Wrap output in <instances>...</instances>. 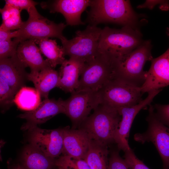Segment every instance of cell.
<instances>
[{"label": "cell", "mask_w": 169, "mask_h": 169, "mask_svg": "<svg viewBox=\"0 0 169 169\" xmlns=\"http://www.w3.org/2000/svg\"><path fill=\"white\" fill-rule=\"evenodd\" d=\"M15 95L10 86L0 77V105L2 112L8 109L14 104Z\"/></svg>", "instance_id": "26"}, {"label": "cell", "mask_w": 169, "mask_h": 169, "mask_svg": "<svg viewBox=\"0 0 169 169\" xmlns=\"http://www.w3.org/2000/svg\"><path fill=\"white\" fill-rule=\"evenodd\" d=\"M108 169H130L124 159L120 156L119 151H111L108 159Z\"/></svg>", "instance_id": "30"}, {"label": "cell", "mask_w": 169, "mask_h": 169, "mask_svg": "<svg viewBox=\"0 0 169 169\" xmlns=\"http://www.w3.org/2000/svg\"><path fill=\"white\" fill-rule=\"evenodd\" d=\"M102 29L88 25L83 30H78L73 38H66L61 41L65 55L80 59L85 63L96 57L100 53L99 42Z\"/></svg>", "instance_id": "7"}, {"label": "cell", "mask_w": 169, "mask_h": 169, "mask_svg": "<svg viewBox=\"0 0 169 169\" xmlns=\"http://www.w3.org/2000/svg\"><path fill=\"white\" fill-rule=\"evenodd\" d=\"M34 41L38 44L41 53L46 57L53 68L61 65L66 59L62 46L58 45L55 40L46 38Z\"/></svg>", "instance_id": "23"}, {"label": "cell", "mask_w": 169, "mask_h": 169, "mask_svg": "<svg viewBox=\"0 0 169 169\" xmlns=\"http://www.w3.org/2000/svg\"><path fill=\"white\" fill-rule=\"evenodd\" d=\"M7 4L9 6L10 15L8 19L2 21L0 29L6 31L15 29L18 30L21 28L23 22L20 16L21 11L10 5Z\"/></svg>", "instance_id": "27"}, {"label": "cell", "mask_w": 169, "mask_h": 169, "mask_svg": "<svg viewBox=\"0 0 169 169\" xmlns=\"http://www.w3.org/2000/svg\"><path fill=\"white\" fill-rule=\"evenodd\" d=\"M56 164L57 166L62 169H91L84 159L74 158L65 155L56 159Z\"/></svg>", "instance_id": "25"}, {"label": "cell", "mask_w": 169, "mask_h": 169, "mask_svg": "<svg viewBox=\"0 0 169 169\" xmlns=\"http://www.w3.org/2000/svg\"><path fill=\"white\" fill-rule=\"evenodd\" d=\"M118 109L101 104L79 126L91 141L108 146L115 143L114 137L121 120Z\"/></svg>", "instance_id": "2"}, {"label": "cell", "mask_w": 169, "mask_h": 169, "mask_svg": "<svg viewBox=\"0 0 169 169\" xmlns=\"http://www.w3.org/2000/svg\"><path fill=\"white\" fill-rule=\"evenodd\" d=\"M6 4L15 8L21 11L23 10L27 12L33 7H35L38 3L31 0H6Z\"/></svg>", "instance_id": "32"}, {"label": "cell", "mask_w": 169, "mask_h": 169, "mask_svg": "<svg viewBox=\"0 0 169 169\" xmlns=\"http://www.w3.org/2000/svg\"><path fill=\"white\" fill-rule=\"evenodd\" d=\"M20 42L15 38L0 42V59L11 57L17 54Z\"/></svg>", "instance_id": "28"}, {"label": "cell", "mask_w": 169, "mask_h": 169, "mask_svg": "<svg viewBox=\"0 0 169 169\" xmlns=\"http://www.w3.org/2000/svg\"><path fill=\"white\" fill-rule=\"evenodd\" d=\"M64 100L65 114L70 119L73 129L79 127L92 110L101 104L99 92L74 91Z\"/></svg>", "instance_id": "10"}, {"label": "cell", "mask_w": 169, "mask_h": 169, "mask_svg": "<svg viewBox=\"0 0 169 169\" xmlns=\"http://www.w3.org/2000/svg\"><path fill=\"white\" fill-rule=\"evenodd\" d=\"M25 68L17 54L11 57L0 59V77L8 84L15 95L25 86L28 80V73Z\"/></svg>", "instance_id": "16"}, {"label": "cell", "mask_w": 169, "mask_h": 169, "mask_svg": "<svg viewBox=\"0 0 169 169\" xmlns=\"http://www.w3.org/2000/svg\"><path fill=\"white\" fill-rule=\"evenodd\" d=\"M157 5H159L160 8L162 10L167 11L169 9V2L166 0H146L144 3L138 5L137 8L151 9Z\"/></svg>", "instance_id": "33"}, {"label": "cell", "mask_w": 169, "mask_h": 169, "mask_svg": "<svg viewBox=\"0 0 169 169\" xmlns=\"http://www.w3.org/2000/svg\"><path fill=\"white\" fill-rule=\"evenodd\" d=\"M36 44L33 39L20 42L17 50L19 60L26 68L29 67L30 71L38 72L52 68L48 60L43 59L40 50Z\"/></svg>", "instance_id": "18"}, {"label": "cell", "mask_w": 169, "mask_h": 169, "mask_svg": "<svg viewBox=\"0 0 169 169\" xmlns=\"http://www.w3.org/2000/svg\"><path fill=\"white\" fill-rule=\"evenodd\" d=\"M101 104L118 108L139 104L143 93L141 87L117 77L107 83L99 92Z\"/></svg>", "instance_id": "8"}, {"label": "cell", "mask_w": 169, "mask_h": 169, "mask_svg": "<svg viewBox=\"0 0 169 169\" xmlns=\"http://www.w3.org/2000/svg\"><path fill=\"white\" fill-rule=\"evenodd\" d=\"M91 0H57L50 3H43L41 6L48 8L51 13H59L64 17L67 25L84 24L81 20L82 13L90 6Z\"/></svg>", "instance_id": "15"}, {"label": "cell", "mask_w": 169, "mask_h": 169, "mask_svg": "<svg viewBox=\"0 0 169 169\" xmlns=\"http://www.w3.org/2000/svg\"><path fill=\"white\" fill-rule=\"evenodd\" d=\"M64 128L63 155L78 159H83L91 142L86 132L82 129Z\"/></svg>", "instance_id": "17"}, {"label": "cell", "mask_w": 169, "mask_h": 169, "mask_svg": "<svg viewBox=\"0 0 169 169\" xmlns=\"http://www.w3.org/2000/svg\"><path fill=\"white\" fill-rule=\"evenodd\" d=\"M108 146L91 141L84 159L91 169H108Z\"/></svg>", "instance_id": "22"}, {"label": "cell", "mask_w": 169, "mask_h": 169, "mask_svg": "<svg viewBox=\"0 0 169 169\" xmlns=\"http://www.w3.org/2000/svg\"><path fill=\"white\" fill-rule=\"evenodd\" d=\"M64 100L60 98L44 99L35 109L18 115V117L26 120L21 129L29 131L59 114H65Z\"/></svg>", "instance_id": "13"}, {"label": "cell", "mask_w": 169, "mask_h": 169, "mask_svg": "<svg viewBox=\"0 0 169 169\" xmlns=\"http://www.w3.org/2000/svg\"><path fill=\"white\" fill-rule=\"evenodd\" d=\"M153 106L157 117L162 123L169 128V104H157Z\"/></svg>", "instance_id": "31"}, {"label": "cell", "mask_w": 169, "mask_h": 169, "mask_svg": "<svg viewBox=\"0 0 169 169\" xmlns=\"http://www.w3.org/2000/svg\"><path fill=\"white\" fill-rule=\"evenodd\" d=\"M148 111L146 118L147 130L144 132L136 134L134 139L142 144L146 142H151L161 158L163 169H165L169 165V128L158 119L151 104Z\"/></svg>", "instance_id": "9"}, {"label": "cell", "mask_w": 169, "mask_h": 169, "mask_svg": "<svg viewBox=\"0 0 169 169\" xmlns=\"http://www.w3.org/2000/svg\"><path fill=\"white\" fill-rule=\"evenodd\" d=\"M28 131L29 144L48 156L57 159L63 154V128L49 130L37 126Z\"/></svg>", "instance_id": "12"}, {"label": "cell", "mask_w": 169, "mask_h": 169, "mask_svg": "<svg viewBox=\"0 0 169 169\" xmlns=\"http://www.w3.org/2000/svg\"><path fill=\"white\" fill-rule=\"evenodd\" d=\"M56 169H61L60 168L57 166V168Z\"/></svg>", "instance_id": "37"}, {"label": "cell", "mask_w": 169, "mask_h": 169, "mask_svg": "<svg viewBox=\"0 0 169 169\" xmlns=\"http://www.w3.org/2000/svg\"><path fill=\"white\" fill-rule=\"evenodd\" d=\"M85 63L79 59L71 57L66 59L61 65L59 72L58 87L66 93L75 91Z\"/></svg>", "instance_id": "19"}, {"label": "cell", "mask_w": 169, "mask_h": 169, "mask_svg": "<svg viewBox=\"0 0 169 169\" xmlns=\"http://www.w3.org/2000/svg\"><path fill=\"white\" fill-rule=\"evenodd\" d=\"M56 159L29 144L24 149L20 164L24 169H56Z\"/></svg>", "instance_id": "20"}, {"label": "cell", "mask_w": 169, "mask_h": 169, "mask_svg": "<svg viewBox=\"0 0 169 169\" xmlns=\"http://www.w3.org/2000/svg\"><path fill=\"white\" fill-rule=\"evenodd\" d=\"M38 92L32 88L24 86L16 94L14 104L22 110L30 111L35 109L41 101Z\"/></svg>", "instance_id": "24"}, {"label": "cell", "mask_w": 169, "mask_h": 169, "mask_svg": "<svg viewBox=\"0 0 169 169\" xmlns=\"http://www.w3.org/2000/svg\"><path fill=\"white\" fill-rule=\"evenodd\" d=\"M152 47L151 41L147 40L129 54L115 57L118 77L141 87L146 78L147 71L144 70V66L153 58Z\"/></svg>", "instance_id": "5"}, {"label": "cell", "mask_w": 169, "mask_h": 169, "mask_svg": "<svg viewBox=\"0 0 169 169\" xmlns=\"http://www.w3.org/2000/svg\"><path fill=\"white\" fill-rule=\"evenodd\" d=\"M29 17L23 22L21 28L16 30L14 38L20 43L26 40H33L49 38H56L61 41L65 38L63 31L67 25L63 23H56L41 15L35 7L28 12Z\"/></svg>", "instance_id": "6"}, {"label": "cell", "mask_w": 169, "mask_h": 169, "mask_svg": "<svg viewBox=\"0 0 169 169\" xmlns=\"http://www.w3.org/2000/svg\"><path fill=\"white\" fill-rule=\"evenodd\" d=\"M162 90H155L149 91L146 98L136 105L117 109L121 115V119L115 133L114 140L119 150L124 152L131 149L128 140L134 118L141 110L151 104L154 98Z\"/></svg>", "instance_id": "11"}, {"label": "cell", "mask_w": 169, "mask_h": 169, "mask_svg": "<svg viewBox=\"0 0 169 169\" xmlns=\"http://www.w3.org/2000/svg\"><path fill=\"white\" fill-rule=\"evenodd\" d=\"M28 79L33 83L41 97L46 99L48 98L50 90L58 87L59 75L58 72L49 68L38 72L30 71L28 74Z\"/></svg>", "instance_id": "21"}, {"label": "cell", "mask_w": 169, "mask_h": 169, "mask_svg": "<svg viewBox=\"0 0 169 169\" xmlns=\"http://www.w3.org/2000/svg\"><path fill=\"white\" fill-rule=\"evenodd\" d=\"M87 12L88 25L112 23L136 27L138 18L129 0H92Z\"/></svg>", "instance_id": "1"}, {"label": "cell", "mask_w": 169, "mask_h": 169, "mask_svg": "<svg viewBox=\"0 0 169 169\" xmlns=\"http://www.w3.org/2000/svg\"><path fill=\"white\" fill-rule=\"evenodd\" d=\"M124 152V159L130 169H150L136 156L131 149Z\"/></svg>", "instance_id": "29"}, {"label": "cell", "mask_w": 169, "mask_h": 169, "mask_svg": "<svg viewBox=\"0 0 169 169\" xmlns=\"http://www.w3.org/2000/svg\"><path fill=\"white\" fill-rule=\"evenodd\" d=\"M166 33L169 37V28ZM147 71L146 80L141 87L143 94L155 90L162 89L169 85V48L159 57L153 58Z\"/></svg>", "instance_id": "14"}, {"label": "cell", "mask_w": 169, "mask_h": 169, "mask_svg": "<svg viewBox=\"0 0 169 169\" xmlns=\"http://www.w3.org/2000/svg\"><path fill=\"white\" fill-rule=\"evenodd\" d=\"M59 168H60V167H59ZM60 168L61 169H62V168Z\"/></svg>", "instance_id": "38"}, {"label": "cell", "mask_w": 169, "mask_h": 169, "mask_svg": "<svg viewBox=\"0 0 169 169\" xmlns=\"http://www.w3.org/2000/svg\"><path fill=\"white\" fill-rule=\"evenodd\" d=\"M165 169H169V165Z\"/></svg>", "instance_id": "36"}, {"label": "cell", "mask_w": 169, "mask_h": 169, "mask_svg": "<svg viewBox=\"0 0 169 169\" xmlns=\"http://www.w3.org/2000/svg\"><path fill=\"white\" fill-rule=\"evenodd\" d=\"M10 168L11 169H24L19 164L13 165Z\"/></svg>", "instance_id": "35"}, {"label": "cell", "mask_w": 169, "mask_h": 169, "mask_svg": "<svg viewBox=\"0 0 169 169\" xmlns=\"http://www.w3.org/2000/svg\"><path fill=\"white\" fill-rule=\"evenodd\" d=\"M143 41L137 28L126 26L115 29L106 27L102 29L98 49L100 52L117 57L130 53Z\"/></svg>", "instance_id": "4"}, {"label": "cell", "mask_w": 169, "mask_h": 169, "mask_svg": "<svg viewBox=\"0 0 169 169\" xmlns=\"http://www.w3.org/2000/svg\"><path fill=\"white\" fill-rule=\"evenodd\" d=\"M16 36V31H11L0 29V42L11 39Z\"/></svg>", "instance_id": "34"}, {"label": "cell", "mask_w": 169, "mask_h": 169, "mask_svg": "<svg viewBox=\"0 0 169 169\" xmlns=\"http://www.w3.org/2000/svg\"><path fill=\"white\" fill-rule=\"evenodd\" d=\"M118 77L115 58L100 52L95 58L85 63L75 91L98 92Z\"/></svg>", "instance_id": "3"}]
</instances>
